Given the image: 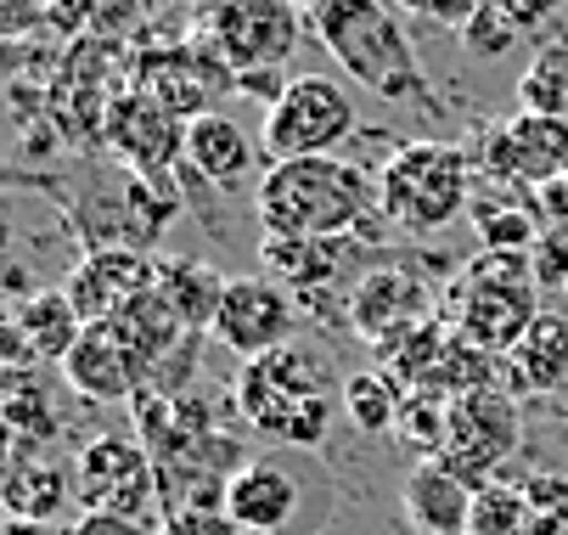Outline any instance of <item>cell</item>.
<instances>
[{"mask_svg": "<svg viewBox=\"0 0 568 535\" xmlns=\"http://www.w3.org/2000/svg\"><path fill=\"white\" fill-rule=\"evenodd\" d=\"M333 406H344V377L304 344H282L236 372V412L282 445H321Z\"/></svg>", "mask_w": 568, "mask_h": 535, "instance_id": "3", "label": "cell"}, {"mask_svg": "<svg viewBox=\"0 0 568 535\" xmlns=\"http://www.w3.org/2000/svg\"><path fill=\"white\" fill-rule=\"evenodd\" d=\"M377 203L388 225L405 232H445L456 214L473 209V164L456 141H399L377 170Z\"/></svg>", "mask_w": 568, "mask_h": 535, "instance_id": "5", "label": "cell"}, {"mask_svg": "<svg viewBox=\"0 0 568 535\" xmlns=\"http://www.w3.org/2000/svg\"><path fill=\"white\" fill-rule=\"evenodd\" d=\"M501 361L513 372V390H524V395H568V322L540 311V322Z\"/></svg>", "mask_w": 568, "mask_h": 535, "instance_id": "22", "label": "cell"}, {"mask_svg": "<svg viewBox=\"0 0 568 535\" xmlns=\"http://www.w3.org/2000/svg\"><path fill=\"white\" fill-rule=\"evenodd\" d=\"M158 287H164V299L181 311V322L192 333H209L214 327V311H220V299H225V276H214L197 260H158Z\"/></svg>", "mask_w": 568, "mask_h": 535, "instance_id": "25", "label": "cell"}, {"mask_svg": "<svg viewBox=\"0 0 568 535\" xmlns=\"http://www.w3.org/2000/svg\"><path fill=\"white\" fill-rule=\"evenodd\" d=\"M399 406H405V390L394 384V372L383 366H366V372H349L344 377V412L361 434H388L399 428Z\"/></svg>", "mask_w": 568, "mask_h": 535, "instance_id": "27", "label": "cell"}, {"mask_svg": "<svg viewBox=\"0 0 568 535\" xmlns=\"http://www.w3.org/2000/svg\"><path fill=\"white\" fill-rule=\"evenodd\" d=\"M484 7V0H399V12H412V18H428V23H439V29H467L473 23V12Z\"/></svg>", "mask_w": 568, "mask_h": 535, "instance_id": "33", "label": "cell"}, {"mask_svg": "<svg viewBox=\"0 0 568 535\" xmlns=\"http://www.w3.org/2000/svg\"><path fill=\"white\" fill-rule=\"evenodd\" d=\"M141 91L158 97L175 119L192 124V119L220 113V97L236 91V73L225 68V57L209 40H197L192 51H152V57H141Z\"/></svg>", "mask_w": 568, "mask_h": 535, "instance_id": "13", "label": "cell"}, {"mask_svg": "<svg viewBox=\"0 0 568 535\" xmlns=\"http://www.w3.org/2000/svg\"><path fill=\"white\" fill-rule=\"evenodd\" d=\"M0 502H7V518H34V524H57L73 502H79V474L73 463H57V456H34V451H12L7 485H0Z\"/></svg>", "mask_w": 568, "mask_h": 535, "instance_id": "18", "label": "cell"}, {"mask_svg": "<svg viewBox=\"0 0 568 535\" xmlns=\"http://www.w3.org/2000/svg\"><path fill=\"white\" fill-rule=\"evenodd\" d=\"M7 423H12V451H29V445H45L62 434V417L29 366L7 372Z\"/></svg>", "mask_w": 568, "mask_h": 535, "instance_id": "26", "label": "cell"}, {"mask_svg": "<svg viewBox=\"0 0 568 535\" xmlns=\"http://www.w3.org/2000/svg\"><path fill=\"white\" fill-rule=\"evenodd\" d=\"M254 214L271 243H327V238H377L383 203L377 175L349 159H293L271 164L254 186Z\"/></svg>", "mask_w": 568, "mask_h": 535, "instance_id": "1", "label": "cell"}, {"mask_svg": "<svg viewBox=\"0 0 568 535\" xmlns=\"http://www.w3.org/2000/svg\"><path fill=\"white\" fill-rule=\"evenodd\" d=\"M68 529L73 535H158V529H146L135 518H119V513H79Z\"/></svg>", "mask_w": 568, "mask_h": 535, "instance_id": "35", "label": "cell"}, {"mask_svg": "<svg viewBox=\"0 0 568 535\" xmlns=\"http://www.w3.org/2000/svg\"><path fill=\"white\" fill-rule=\"evenodd\" d=\"M490 7L518 29V34H540L551 18H557V7H562V0H490Z\"/></svg>", "mask_w": 568, "mask_h": 535, "instance_id": "34", "label": "cell"}, {"mask_svg": "<svg viewBox=\"0 0 568 535\" xmlns=\"http://www.w3.org/2000/svg\"><path fill=\"white\" fill-rule=\"evenodd\" d=\"M102 135H108L113 152H124V159L135 164V181H164L170 164L186 152L181 119L158 102V97H146V91L119 97V102L108 108V119H102Z\"/></svg>", "mask_w": 568, "mask_h": 535, "instance_id": "15", "label": "cell"}, {"mask_svg": "<svg viewBox=\"0 0 568 535\" xmlns=\"http://www.w3.org/2000/svg\"><path fill=\"white\" fill-rule=\"evenodd\" d=\"M7 535H73L68 524H34V518H7Z\"/></svg>", "mask_w": 568, "mask_h": 535, "instance_id": "38", "label": "cell"}, {"mask_svg": "<svg viewBox=\"0 0 568 535\" xmlns=\"http://www.w3.org/2000/svg\"><path fill=\"white\" fill-rule=\"evenodd\" d=\"M73 474H79V507L85 513H119L146 529L164 524V485H158L146 445H135L130 434L85 440L73 456Z\"/></svg>", "mask_w": 568, "mask_h": 535, "instance_id": "8", "label": "cell"}, {"mask_svg": "<svg viewBox=\"0 0 568 535\" xmlns=\"http://www.w3.org/2000/svg\"><path fill=\"white\" fill-rule=\"evenodd\" d=\"M158 282V260L135 243H97L85 260L73 265V276L62 282V293L73 299V311L85 327L113 322L130 299H141Z\"/></svg>", "mask_w": 568, "mask_h": 535, "instance_id": "14", "label": "cell"}, {"mask_svg": "<svg viewBox=\"0 0 568 535\" xmlns=\"http://www.w3.org/2000/svg\"><path fill=\"white\" fill-rule=\"evenodd\" d=\"M304 18L310 12L298 0H203L197 40H209L242 80V73L282 68L304 40Z\"/></svg>", "mask_w": 568, "mask_h": 535, "instance_id": "7", "label": "cell"}, {"mask_svg": "<svg viewBox=\"0 0 568 535\" xmlns=\"http://www.w3.org/2000/svg\"><path fill=\"white\" fill-rule=\"evenodd\" d=\"M434 316H439L434 287L405 265H377V271L355 276V287H349V327H355V339H366L377 350L428 327Z\"/></svg>", "mask_w": 568, "mask_h": 535, "instance_id": "11", "label": "cell"}, {"mask_svg": "<svg viewBox=\"0 0 568 535\" xmlns=\"http://www.w3.org/2000/svg\"><path fill=\"white\" fill-rule=\"evenodd\" d=\"M355 135V102L338 80L327 73H298L287 80V91L265 108V130H260V152L265 170L271 164H293V159H327L333 147H344Z\"/></svg>", "mask_w": 568, "mask_h": 535, "instance_id": "6", "label": "cell"}, {"mask_svg": "<svg viewBox=\"0 0 568 535\" xmlns=\"http://www.w3.org/2000/svg\"><path fill=\"white\" fill-rule=\"evenodd\" d=\"M248 535H254V529H248Z\"/></svg>", "mask_w": 568, "mask_h": 535, "instance_id": "40", "label": "cell"}, {"mask_svg": "<svg viewBox=\"0 0 568 535\" xmlns=\"http://www.w3.org/2000/svg\"><path fill=\"white\" fill-rule=\"evenodd\" d=\"M484 170L501 175L507 186L540 192L568 175V119L557 113H518L484 141Z\"/></svg>", "mask_w": 568, "mask_h": 535, "instance_id": "12", "label": "cell"}, {"mask_svg": "<svg viewBox=\"0 0 568 535\" xmlns=\"http://www.w3.org/2000/svg\"><path fill=\"white\" fill-rule=\"evenodd\" d=\"M445 412H450V401L445 395H405V406H399V440H412L423 456H439V445H445Z\"/></svg>", "mask_w": 568, "mask_h": 535, "instance_id": "29", "label": "cell"}, {"mask_svg": "<svg viewBox=\"0 0 568 535\" xmlns=\"http://www.w3.org/2000/svg\"><path fill=\"white\" fill-rule=\"evenodd\" d=\"M473 485L445 463V456H417V468L405 474L399 507L417 535H467L473 524Z\"/></svg>", "mask_w": 568, "mask_h": 535, "instance_id": "17", "label": "cell"}, {"mask_svg": "<svg viewBox=\"0 0 568 535\" xmlns=\"http://www.w3.org/2000/svg\"><path fill=\"white\" fill-rule=\"evenodd\" d=\"M518 440H524V423H518L513 395L496 390V384H484V390H467V395L450 401L439 456L478 491V485L501 480V468H507V456L518 451Z\"/></svg>", "mask_w": 568, "mask_h": 535, "instance_id": "9", "label": "cell"}, {"mask_svg": "<svg viewBox=\"0 0 568 535\" xmlns=\"http://www.w3.org/2000/svg\"><path fill=\"white\" fill-rule=\"evenodd\" d=\"M535 276L568 293V225H546V238L535 243Z\"/></svg>", "mask_w": 568, "mask_h": 535, "instance_id": "32", "label": "cell"}, {"mask_svg": "<svg viewBox=\"0 0 568 535\" xmlns=\"http://www.w3.org/2000/svg\"><path fill=\"white\" fill-rule=\"evenodd\" d=\"M158 535H248L225 507H181L158 524Z\"/></svg>", "mask_w": 568, "mask_h": 535, "instance_id": "31", "label": "cell"}, {"mask_svg": "<svg viewBox=\"0 0 568 535\" xmlns=\"http://www.w3.org/2000/svg\"><path fill=\"white\" fill-rule=\"evenodd\" d=\"M462 46L473 51V57H484V62H490V57H501V51H513L518 46V29L490 7V0H484V7L473 12V23L462 29Z\"/></svg>", "mask_w": 568, "mask_h": 535, "instance_id": "30", "label": "cell"}, {"mask_svg": "<svg viewBox=\"0 0 568 535\" xmlns=\"http://www.w3.org/2000/svg\"><path fill=\"white\" fill-rule=\"evenodd\" d=\"M298 7H310V0H298Z\"/></svg>", "mask_w": 568, "mask_h": 535, "instance_id": "39", "label": "cell"}, {"mask_svg": "<svg viewBox=\"0 0 568 535\" xmlns=\"http://www.w3.org/2000/svg\"><path fill=\"white\" fill-rule=\"evenodd\" d=\"M62 377L79 401H97V406H119L146 390V377H141L135 355L124 350V339L113 333V322H97L79 333V344L62 361Z\"/></svg>", "mask_w": 568, "mask_h": 535, "instance_id": "16", "label": "cell"}, {"mask_svg": "<svg viewBox=\"0 0 568 535\" xmlns=\"http://www.w3.org/2000/svg\"><path fill=\"white\" fill-rule=\"evenodd\" d=\"M12 327L29 339V350H34V361H68V350L79 344V333H85V322H79V311H73V299L62 293V287H40V293H29L23 299V311L12 316Z\"/></svg>", "mask_w": 568, "mask_h": 535, "instance_id": "24", "label": "cell"}, {"mask_svg": "<svg viewBox=\"0 0 568 535\" xmlns=\"http://www.w3.org/2000/svg\"><path fill=\"white\" fill-rule=\"evenodd\" d=\"M108 7V0H51V23H62V29H79L85 18H97Z\"/></svg>", "mask_w": 568, "mask_h": 535, "instance_id": "36", "label": "cell"}, {"mask_svg": "<svg viewBox=\"0 0 568 535\" xmlns=\"http://www.w3.org/2000/svg\"><path fill=\"white\" fill-rule=\"evenodd\" d=\"M518 97H524V113L568 119V40L551 46L546 57H535V68L524 73V85H518Z\"/></svg>", "mask_w": 568, "mask_h": 535, "instance_id": "28", "label": "cell"}, {"mask_svg": "<svg viewBox=\"0 0 568 535\" xmlns=\"http://www.w3.org/2000/svg\"><path fill=\"white\" fill-rule=\"evenodd\" d=\"M51 12V0H7V29L12 34H23L34 18H45Z\"/></svg>", "mask_w": 568, "mask_h": 535, "instance_id": "37", "label": "cell"}, {"mask_svg": "<svg viewBox=\"0 0 568 535\" xmlns=\"http://www.w3.org/2000/svg\"><path fill=\"white\" fill-rule=\"evenodd\" d=\"M293 327H298V304L276 276H231L209 339H220L242 361H260V355L293 344Z\"/></svg>", "mask_w": 568, "mask_h": 535, "instance_id": "10", "label": "cell"}, {"mask_svg": "<svg viewBox=\"0 0 568 535\" xmlns=\"http://www.w3.org/2000/svg\"><path fill=\"white\" fill-rule=\"evenodd\" d=\"M535 260L529 254H490L478 249L467 265H456L445 276L439 293V322L478 344L484 355H513L518 339L540 322V293H535Z\"/></svg>", "mask_w": 568, "mask_h": 535, "instance_id": "4", "label": "cell"}, {"mask_svg": "<svg viewBox=\"0 0 568 535\" xmlns=\"http://www.w3.org/2000/svg\"><path fill=\"white\" fill-rule=\"evenodd\" d=\"M265 152H254L248 130L225 113H209V119H192L186 124V164L209 181V186H242L254 170H260Z\"/></svg>", "mask_w": 568, "mask_h": 535, "instance_id": "21", "label": "cell"}, {"mask_svg": "<svg viewBox=\"0 0 568 535\" xmlns=\"http://www.w3.org/2000/svg\"><path fill=\"white\" fill-rule=\"evenodd\" d=\"M467 535H568V518L535 491V480H490L473 496Z\"/></svg>", "mask_w": 568, "mask_h": 535, "instance_id": "19", "label": "cell"}, {"mask_svg": "<svg viewBox=\"0 0 568 535\" xmlns=\"http://www.w3.org/2000/svg\"><path fill=\"white\" fill-rule=\"evenodd\" d=\"M310 29L315 40L333 51V62L349 73V80L383 102H417L423 113L434 108V91L423 80L417 46L405 34L399 12L388 0H310Z\"/></svg>", "mask_w": 568, "mask_h": 535, "instance_id": "2", "label": "cell"}, {"mask_svg": "<svg viewBox=\"0 0 568 535\" xmlns=\"http://www.w3.org/2000/svg\"><path fill=\"white\" fill-rule=\"evenodd\" d=\"M478 243L490 254H535V243L546 238V220L535 209V192L524 198V186H501L496 198H473L467 209Z\"/></svg>", "mask_w": 568, "mask_h": 535, "instance_id": "23", "label": "cell"}, {"mask_svg": "<svg viewBox=\"0 0 568 535\" xmlns=\"http://www.w3.org/2000/svg\"><path fill=\"white\" fill-rule=\"evenodd\" d=\"M242 529L254 535H282L287 518L298 513V485L287 480V468L276 463H242L231 480H225V502H220Z\"/></svg>", "mask_w": 568, "mask_h": 535, "instance_id": "20", "label": "cell"}]
</instances>
